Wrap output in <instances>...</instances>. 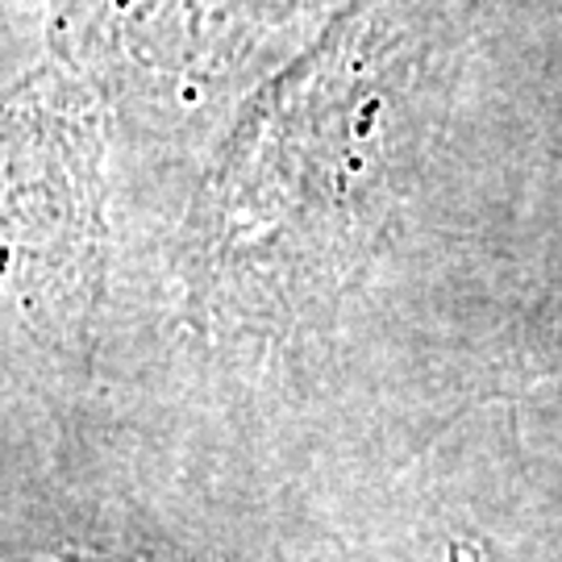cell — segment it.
<instances>
[{"mask_svg":"<svg viewBox=\"0 0 562 562\" xmlns=\"http://www.w3.org/2000/svg\"><path fill=\"white\" fill-rule=\"evenodd\" d=\"M59 562H180L162 554H97V550H63Z\"/></svg>","mask_w":562,"mask_h":562,"instance_id":"1","label":"cell"}]
</instances>
